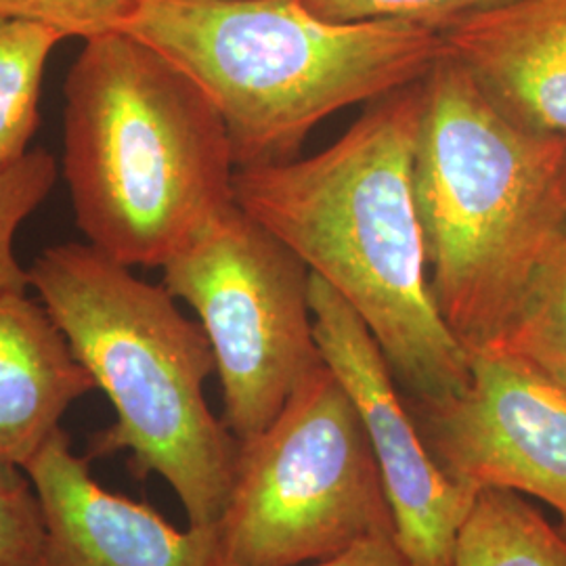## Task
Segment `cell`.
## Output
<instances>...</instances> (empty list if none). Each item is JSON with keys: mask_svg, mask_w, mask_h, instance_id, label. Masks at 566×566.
Listing matches in <instances>:
<instances>
[{"mask_svg": "<svg viewBox=\"0 0 566 566\" xmlns=\"http://www.w3.org/2000/svg\"><path fill=\"white\" fill-rule=\"evenodd\" d=\"M41 502V566H217L219 528H177L149 504L99 485L57 428L23 465Z\"/></svg>", "mask_w": 566, "mask_h": 566, "instance_id": "obj_10", "label": "cell"}, {"mask_svg": "<svg viewBox=\"0 0 566 566\" xmlns=\"http://www.w3.org/2000/svg\"><path fill=\"white\" fill-rule=\"evenodd\" d=\"M60 177V163L42 147H32L13 163L0 164V298L30 290V273L15 254V238Z\"/></svg>", "mask_w": 566, "mask_h": 566, "instance_id": "obj_16", "label": "cell"}, {"mask_svg": "<svg viewBox=\"0 0 566 566\" xmlns=\"http://www.w3.org/2000/svg\"><path fill=\"white\" fill-rule=\"evenodd\" d=\"M223 120L158 51L116 30L84 41L63 82L61 172L88 245L163 269L233 203Z\"/></svg>", "mask_w": 566, "mask_h": 566, "instance_id": "obj_2", "label": "cell"}, {"mask_svg": "<svg viewBox=\"0 0 566 566\" xmlns=\"http://www.w3.org/2000/svg\"><path fill=\"white\" fill-rule=\"evenodd\" d=\"M163 285L200 319L223 388V422L240 446L324 365L311 271L235 202L164 264Z\"/></svg>", "mask_w": 566, "mask_h": 566, "instance_id": "obj_7", "label": "cell"}, {"mask_svg": "<svg viewBox=\"0 0 566 566\" xmlns=\"http://www.w3.org/2000/svg\"><path fill=\"white\" fill-rule=\"evenodd\" d=\"M217 566H233L219 565ZM301 566H416L397 539V533H378L369 535L355 546L344 549L336 556H329L317 563Z\"/></svg>", "mask_w": 566, "mask_h": 566, "instance_id": "obj_20", "label": "cell"}, {"mask_svg": "<svg viewBox=\"0 0 566 566\" xmlns=\"http://www.w3.org/2000/svg\"><path fill=\"white\" fill-rule=\"evenodd\" d=\"M120 30L214 105L235 168L298 158L319 122L422 81L447 51L420 25L322 20L301 0H135Z\"/></svg>", "mask_w": 566, "mask_h": 566, "instance_id": "obj_4", "label": "cell"}, {"mask_svg": "<svg viewBox=\"0 0 566 566\" xmlns=\"http://www.w3.org/2000/svg\"><path fill=\"white\" fill-rule=\"evenodd\" d=\"M41 502L21 468L0 465V566H41Z\"/></svg>", "mask_w": 566, "mask_h": 566, "instance_id": "obj_18", "label": "cell"}, {"mask_svg": "<svg viewBox=\"0 0 566 566\" xmlns=\"http://www.w3.org/2000/svg\"><path fill=\"white\" fill-rule=\"evenodd\" d=\"M317 18L338 23L399 21L443 34L449 28L516 0H301Z\"/></svg>", "mask_w": 566, "mask_h": 566, "instance_id": "obj_17", "label": "cell"}, {"mask_svg": "<svg viewBox=\"0 0 566 566\" xmlns=\"http://www.w3.org/2000/svg\"><path fill=\"white\" fill-rule=\"evenodd\" d=\"M219 528V563L301 566L397 533L364 422L319 365L259 437L240 446Z\"/></svg>", "mask_w": 566, "mask_h": 566, "instance_id": "obj_6", "label": "cell"}, {"mask_svg": "<svg viewBox=\"0 0 566 566\" xmlns=\"http://www.w3.org/2000/svg\"><path fill=\"white\" fill-rule=\"evenodd\" d=\"M63 41L60 32L36 21L0 18V164L32 149L44 70Z\"/></svg>", "mask_w": 566, "mask_h": 566, "instance_id": "obj_14", "label": "cell"}, {"mask_svg": "<svg viewBox=\"0 0 566 566\" xmlns=\"http://www.w3.org/2000/svg\"><path fill=\"white\" fill-rule=\"evenodd\" d=\"M441 36L512 120L566 135V0H516Z\"/></svg>", "mask_w": 566, "mask_h": 566, "instance_id": "obj_11", "label": "cell"}, {"mask_svg": "<svg viewBox=\"0 0 566 566\" xmlns=\"http://www.w3.org/2000/svg\"><path fill=\"white\" fill-rule=\"evenodd\" d=\"M422 81L369 103L308 158L233 175V202L343 296L418 407L470 385V353L432 294L416 202Z\"/></svg>", "mask_w": 566, "mask_h": 566, "instance_id": "obj_1", "label": "cell"}, {"mask_svg": "<svg viewBox=\"0 0 566 566\" xmlns=\"http://www.w3.org/2000/svg\"><path fill=\"white\" fill-rule=\"evenodd\" d=\"M95 390L39 298H0V465L28 464L65 411Z\"/></svg>", "mask_w": 566, "mask_h": 566, "instance_id": "obj_12", "label": "cell"}, {"mask_svg": "<svg viewBox=\"0 0 566 566\" xmlns=\"http://www.w3.org/2000/svg\"><path fill=\"white\" fill-rule=\"evenodd\" d=\"M135 0H0V18L36 21L67 39L91 41L120 30Z\"/></svg>", "mask_w": 566, "mask_h": 566, "instance_id": "obj_19", "label": "cell"}, {"mask_svg": "<svg viewBox=\"0 0 566 566\" xmlns=\"http://www.w3.org/2000/svg\"><path fill=\"white\" fill-rule=\"evenodd\" d=\"M422 88L413 187L430 285L472 355L502 338L566 231V135L512 120L447 51Z\"/></svg>", "mask_w": 566, "mask_h": 566, "instance_id": "obj_3", "label": "cell"}, {"mask_svg": "<svg viewBox=\"0 0 566 566\" xmlns=\"http://www.w3.org/2000/svg\"><path fill=\"white\" fill-rule=\"evenodd\" d=\"M420 409L426 447L447 476L479 493L504 489L542 500L566 531V388L525 359L470 355L460 397Z\"/></svg>", "mask_w": 566, "mask_h": 566, "instance_id": "obj_8", "label": "cell"}, {"mask_svg": "<svg viewBox=\"0 0 566 566\" xmlns=\"http://www.w3.org/2000/svg\"><path fill=\"white\" fill-rule=\"evenodd\" d=\"M512 353L566 388V231L526 287L502 338Z\"/></svg>", "mask_w": 566, "mask_h": 566, "instance_id": "obj_15", "label": "cell"}, {"mask_svg": "<svg viewBox=\"0 0 566 566\" xmlns=\"http://www.w3.org/2000/svg\"><path fill=\"white\" fill-rule=\"evenodd\" d=\"M449 566H566V533L504 489L479 491Z\"/></svg>", "mask_w": 566, "mask_h": 566, "instance_id": "obj_13", "label": "cell"}, {"mask_svg": "<svg viewBox=\"0 0 566 566\" xmlns=\"http://www.w3.org/2000/svg\"><path fill=\"white\" fill-rule=\"evenodd\" d=\"M78 364L116 411L91 458L126 451L130 470L163 476L189 526H217L229 502L240 441L206 401L217 361L202 325L163 283L137 277L88 243L44 248L28 269Z\"/></svg>", "mask_w": 566, "mask_h": 566, "instance_id": "obj_5", "label": "cell"}, {"mask_svg": "<svg viewBox=\"0 0 566 566\" xmlns=\"http://www.w3.org/2000/svg\"><path fill=\"white\" fill-rule=\"evenodd\" d=\"M311 308L322 359L364 422L399 544L416 566H449L458 531L476 495L453 483L437 464L405 407L382 348L343 296L313 273Z\"/></svg>", "mask_w": 566, "mask_h": 566, "instance_id": "obj_9", "label": "cell"}]
</instances>
